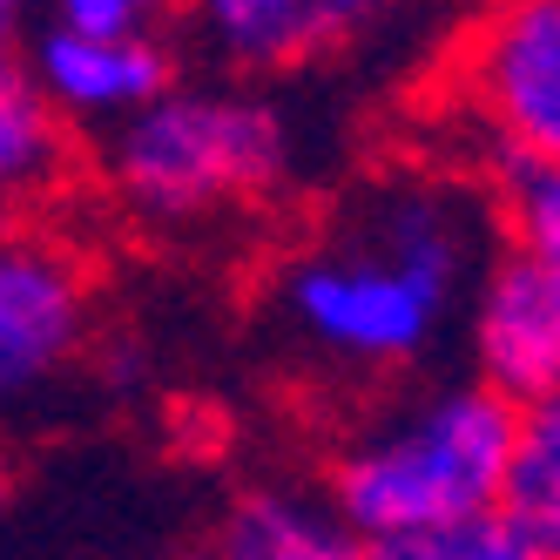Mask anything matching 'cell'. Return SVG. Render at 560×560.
I'll list each match as a JSON object with an SVG mask.
<instances>
[{
  "instance_id": "cell-1",
  "label": "cell",
  "mask_w": 560,
  "mask_h": 560,
  "mask_svg": "<svg viewBox=\"0 0 560 560\" xmlns=\"http://www.w3.org/2000/svg\"><path fill=\"white\" fill-rule=\"evenodd\" d=\"M487 264V210L446 176L398 170L277 270L270 304L311 365L392 378L446 345Z\"/></svg>"
},
{
  "instance_id": "cell-2",
  "label": "cell",
  "mask_w": 560,
  "mask_h": 560,
  "mask_svg": "<svg viewBox=\"0 0 560 560\" xmlns=\"http://www.w3.org/2000/svg\"><path fill=\"white\" fill-rule=\"evenodd\" d=\"M506 466L513 406L466 372L358 419L325 466V500L365 547H392L500 513Z\"/></svg>"
},
{
  "instance_id": "cell-3",
  "label": "cell",
  "mask_w": 560,
  "mask_h": 560,
  "mask_svg": "<svg viewBox=\"0 0 560 560\" xmlns=\"http://www.w3.org/2000/svg\"><path fill=\"white\" fill-rule=\"evenodd\" d=\"M298 170L291 115L236 82H176L102 136V183L136 223L189 230L270 203Z\"/></svg>"
},
{
  "instance_id": "cell-4",
  "label": "cell",
  "mask_w": 560,
  "mask_h": 560,
  "mask_svg": "<svg viewBox=\"0 0 560 560\" xmlns=\"http://www.w3.org/2000/svg\"><path fill=\"white\" fill-rule=\"evenodd\" d=\"M459 95L506 170H560V0H493L459 48Z\"/></svg>"
},
{
  "instance_id": "cell-5",
  "label": "cell",
  "mask_w": 560,
  "mask_h": 560,
  "mask_svg": "<svg viewBox=\"0 0 560 560\" xmlns=\"http://www.w3.org/2000/svg\"><path fill=\"white\" fill-rule=\"evenodd\" d=\"M95 331V284L74 250L0 230V412L48 392Z\"/></svg>"
},
{
  "instance_id": "cell-6",
  "label": "cell",
  "mask_w": 560,
  "mask_h": 560,
  "mask_svg": "<svg viewBox=\"0 0 560 560\" xmlns=\"http://www.w3.org/2000/svg\"><path fill=\"white\" fill-rule=\"evenodd\" d=\"M27 74L55 102L68 129H122L149 102H163L183 74L163 34H89L42 21L27 42Z\"/></svg>"
},
{
  "instance_id": "cell-7",
  "label": "cell",
  "mask_w": 560,
  "mask_h": 560,
  "mask_svg": "<svg viewBox=\"0 0 560 560\" xmlns=\"http://www.w3.org/2000/svg\"><path fill=\"white\" fill-rule=\"evenodd\" d=\"M459 325H466L472 378L500 392L506 406H527V398L560 385V291L513 250L487 264Z\"/></svg>"
},
{
  "instance_id": "cell-8",
  "label": "cell",
  "mask_w": 560,
  "mask_h": 560,
  "mask_svg": "<svg viewBox=\"0 0 560 560\" xmlns=\"http://www.w3.org/2000/svg\"><path fill=\"white\" fill-rule=\"evenodd\" d=\"M210 560H365V540L331 513L325 493L270 479L230 500Z\"/></svg>"
},
{
  "instance_id": "cell-9",
  "label": "cell",
  "mask_w": 560,
  "mask_h": 560,
  "mask_svg": "<svg viewBox=\"0 0 560 560\" xmlns=\"http://www.w3.org/2000/svg\"><path fill=\"white\" fill-rule=\"evenodd\" d=\"M68 176V122L34 89L27 61H0V230Z\"/></svg>"
},
{
  "instance_id": "cell-10",
  "label": "cell",
  "mask_w": 560,
  "mask_h": 560,
  "mask_svg": "<svg viewBox=\"0 0 560 560\" xmlns=\"http://www.w3.org/2000/svg\"><path fill=\"white\" fill-rule=\"evenodd\" d=\"M176 21H189L203 55L223 61L230 74L291 68L317 48L311 0H183Z\"/></svg>"
},
{
  "instance_id": "cell-11",
  "label": "cell",
  "mask_w": 560,
  "mask_h": 560,
  "mask_svg": "<svg viewBox=\"0 0 560 560\" xmlns=\"http://www.w3.org/2000/svg\"><path fill=\"white\" fill-rule=\"evenodd\" d=\"M500 520H513L547 560H560V385L513 406V466Z\"/></svg>"
},
{
  "instance_id": "cell-12",
  "label": "cell",
  "mask_w": 560,
  "mask_h": 560,
  "mask_svg": "<svg viewBox=\"0 0 560 560\" xmlns=\"http://www.w3.org/2000/svg\"><path fill=\"white\" fill-rule=\"evenodd\" d=\"M500 223H506V250L560 291V170H506Z\"/></svg>"
},
{
  "instance_id": "cell-13",
  "label": "cell",
  "mask_w": 560,
  "mask_h": 560,
  "mask_svg": "<svg viewBox=\"0 0 560 560\" xmlns=\"http://www.w3.org/2000/svg\"><path fill=\"white\" fill-rule=\"evenodd\" d=\"M365 560H547L513 520L487 513V520H466V527L446 534H419V540H392V547H365Z\"/></svg>"
},
{
  "instance_id": "cell-14",
  "label": "cell",
  "mask_w": 560,
  "mask_h": 560,
  "mask_svg": "<svg viewBox=\"0 0 560 560\" xmlns=\"http://www.w3.org/2000/svg\"><path fill=\"white\" fill-rule=\"evenodd\" d=\"M48 21L89 34H163L183 0H42Z\"/></svg>"
},
{
  "instance_id": "cell-15",
  "label": "cell",
  "mask_w": 560,
  "mask_h": 560,
  "mask_svg": "<svg viewBox=\"0 0 560 560\" xmlns=\"http://www.w3.org/2000/svg\"><path fill=\"white\" fill-rule=\"evenodd\" d=\"M398 14V0H311V27L317 48H358Z\"/></svg>"
},
{
  "instance_id": "cell-16",
  "label": "cell",
  "mask_w": 560,
  "mask_h": 560,
  "mask_svg": "<svg viewBox=\"0 0 560 560\" xmlns=\"http://www.w3.org/2000/svg\"><path fill=\"white\" fill-rule=\"evenodd\" d=\"M42 0H0V61H21V42H27V21Z\"/></svg>"
},
{
  "instance_id": "cell-17",
  "label": "cell",
  "mask_w": 560,
  "mask_h": 560,
  "mask_svg": "<svg viewBox=\"0 0 560 560\" xmlns=\"http://www.w3.org/2000/svg\"><path fill=\"white\" fill-rule=\"evenodd\" d=\"M8 506H14V466L0 459V513H8Z\"/></svg>"
},
{
  "instance_id": "cell-18",
  "label": "cell",
  "mask_w": 560,
  "mask_h": 560,
  "mask_svg": "<svg viewBox=\"0 0 560 560\" xmlns=\"http://www.w3.org/2000/svg\"><path fill=\"white\" fill-rule=\"evenodd\" d=\"M163 560H210V553H163Z\"/></svg>"
}]
</instances>
